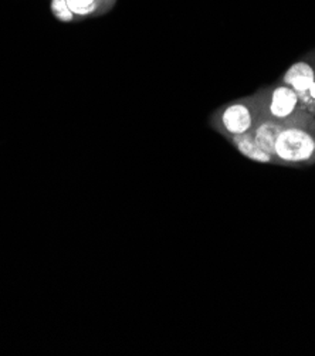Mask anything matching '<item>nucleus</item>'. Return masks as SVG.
<instances>
[{"label": "nucleus", "mask_w": 315, "mask_h": 356, "mask_svg": "<svg viewBox=\"0 0 315 356\" xmlns=\"http://www.w3.org/2000/svg\"><path fill=\"white\" fill-rule=\"evenodd\" d=\"M311 113L286 122L275 140L274 162L280 165H304L315 161V132L307 121Z\"/></svg>", "instance_id": "nucleus-1"}, {"label": "nucleus", "mask_w": 315, "mask_h": 356, "mask_svg": "<svg viewBox=\"0 0 315 356\" xmlns=\"http://www.w3.org/2000/svg\"><path fill=\"white\" fill-rule=\"evenodd\" d=\"M255 97L260 120L271 118L286 124L298 118L301 115V110H305L300 95L284 83L260 91Z\"/></svg>", "instance_id": "nucleus-2"}, {"label": "nucleus", "mask_w": 315, "mask_h": 356, "mask_svg": "<svg viewBox=\"0 0 315 356\" xmlns=\"http://www.w3.org/2000/svg\"><path fill=\"white\" fill-rule=\"evenodd\" d=\"M215 127L229 138L252 132L260 120L256 97H246L230 102L215 114Z\"/></svg>", "instance_id": "nucleus-3"}, {"label": "nucleus", "mask_w": 315, "mask_h": 356, "mask_svg": "<svg viewBox=\"0 0 315 356\" xmlns=\"http://www.w3.org/2000/svg\"><path fill=\"white\" fill-rule=\"evenodd\" d=\"M315 80V65L308 60H300L294 63L283 76L282 83L293 88L298 95L307 92Z\"/></svg>", "instance_id": "nucleus-4"}, {"label": "nucleus", "mask_w": 315, "mask_h": 356, "mask_svg": "<svg viewBox=\"0 0 315 356\" xmlns=\"http://www.w3.org/2000/svg\"><path fill=\"white\" fill-rule=\"evenodd\" d=\"M284 122H280L271 118H261L257 121L255 125L252 134L259 144V147L271 155L274 158V151H275V140L280 135V132L283 131Z\"/></svg>", "instance_id": "nucleus-5"}, {"label": "nucleus", "mask_w": 315, "mask_h": 356, "mask_svg": "<svg viewBox=\"0 0 315 356\" xmlns=\"http://www.w3.org/2000/svg\"><path fill=\"white\" fill-rule=\"evenodd\" d=\"M229 140L232 142V145L243 155L246 156L248 159L257 162V163H275L274 158L271 155H268L267 152H264L259 144L256 142L255 136L252 132H246L241 135H236L229 138Z\"/></svg>", "instance_id": "nucleus-6"}, {"label": "nucleus", "mask_w": 315, "mask_h": 356, "mask_svg": "<svg viewBox=\"0 0 315 356\" xmlns=\"http://www.w3.org/2000/svg\"><path fill=\"white\" fill-rule=\"evenodd\" d=\"M67 2L74 16H87L97 9L99 0H67Z\"/></svg>", "instance_id": "nucleus-7"}, {"label": "nucleus", "mask_w": 315, "mask_h": 356, "mask_svg": "<svg viewBox=\"0 0 315 356\" xmlns=\"http://www.w3.org/2000/svg\"><path fill=\"white\" fill-rule=\"evenodd\" d=\"M51 12L60 22L70 23L74 20V13L70 9L67 0H51Z\"/></svg>", "instance_id": "nucleus-8"}, {"label": "nucleus", "mask_w": 315, "mask_h": 356, "mask_svg": "<svg viewBox=\"0 0 315 356\" xmlns=\"http://www.w3.org/2000/svg\"><path fill=\"white\" fill-rule=\"evenodd\" d=\"M301 104L304 105V108L315 115V80L311 84V87L307 90V92H304L302 95H300Z\"/></svg>", "instance_id": "nucleus-9"}]
</instances>
